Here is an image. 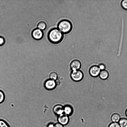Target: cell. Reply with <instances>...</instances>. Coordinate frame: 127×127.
<instances>
[{"instance_id":"cell-1","label":"cell","mask_w":127,"mask_h":127,"mask_svg":"<svg viewBox=\"0 0 127 127\" xmlns=\"http://www.w3.org/2000/svg\"><path fill=\"white\" fill-rule=\"evenodd\" d=\"M64 37V34L56 28L50 29L47 34L49 40L54 44H57L61 42L63 40Z\"/></svg>"},{"instance_id":"cell-2","label":"cell","mask_w":127,"mask_h":127,"mask_svg":"<svg viewBox=\"0 0 127 127\" xmlns=\"http://www.w3.org/2000/svg\"><path fill=\"white\" fill-rule=\"evenodd\" d=\"M57 28L63 34H67L72 30L73 26L69 20L64 19L60 21L57 24Z\"/></svg>"},{"instance_id":"cell-3","label":"cell","mask_w":127,"mask_h":127,"mask_svg":"<svg viewBox=\"0 0 127 127\" xmlns=\"http://www.w3.org/2000/svg\"><path fill=\"white\" fill-rule=\"evenodd\" d=\"M70 76L71 79L75 82L81 81L84 77L83 72L80 70L72 71L70 74Z\"/></svg>"},{"instance_id":"cell-4","label":"cell","mask_w":127,"mask_h":127,"mask_svg":"<svg viewBox=\"0 0 127 127\" xmlns=\"http://www.w3.org/2000/svg\"><path fill=\"white\" fill-rule=\"evenodd\" d=\"M44 33L42 30L37 28L33 30L32 33V37L36 40H39L41 39L43 37Z\"/></svg>"},{"instance_id":"cell-5","label":"cell","mask_w":127,"mask_h":127,"mask_svg":"<svg viewBox=\"0 0 127 127\" xmlns=\"http://www.w3.org/2000/svg\"><path fill=\"white\" fill-rule=\"evenodd\" d=\"M57 85L55 81L50 79L46 80L44 83L45 88L48 90H52L54 89Z\"/></svg>"},{"instance_id":"cell-6","label":"cell","mask_w":127,"mask_h":127,"mask_svg":"<svg viewBox=\"0 0 127 127\" xmlns=\"http://www.w3.org/2000/svg\"><path fill=\"white\" fill-rule=\"evenodd\" d=\"M100 71L98 66L93 65L89 69L90 75L94 77H97L99 76Z\"/></svg>"},{"instance_id":"cell-7","label":"cell","mask_w":127,"mask_h":127,"mask_svg":"<svg viewBox=\"0 0 127 127\" xmlns=\"http://www.w3.org/2000/svg\"><path fill=\"white\" fill-rule=\"evenodd\" d=\"M58 123L63 126L66 125L69 122L68 116L63 113L58 116Z\"/></svg>"},{"instance_id":"cell-8","label":"cell","mask_w":127,"mask_h":127,"mask_svg":"<svg viewBox=\"0 0 127 127\" xmlns=\"http://www.w3.org/2000/svg\"><path fill=\"white\" fill-rule=\"evenodd\" d=\"M81 65V64L80 61L77 59L72 61L70 64V68L72 71L79 70Z\"/></svg>"},{"instance_id":"cell-9","label":"cell","mask_w":127,"mask_h":127,"mask_svg":"<svg viewBox=\"0 0 127 127\" xmlns=\"http://www.w3.org/2000/svg\"><path fill=\"white\" fill-rule=\"evenodd\" d=\"M53 111L55 114L59 116L64 113V107L60 104L57 105L53 107Z\"/></svg>"},{"instance_id":"cell-10","label":"cell","mask_w":127,"mask_h":127,"mask_svg":"<svg viewBox=\"0 0 127 127\" xmlns=\"http://www.w3.org/2000/svg\"><path fill=\"white\" fill-rule=\"evenodd\" d=\"M99 76L101 79L105 80L108 78L109 73L107 70L104 69L100 71Z\"/></svg>"},{"instance_id":"cell-11","label":"cell","mask_w":127,"mask_h":127,"mask_svg":"<svg viewBox=\"0 0 127 127\" xmlns=\"http://www.w3.org/2000/svg\"><path fill=\"white\" fill-rule=\"evenodd\" d=\"M64 113L68 115H71L73 112V109L70 105H67L64 107Z\"/></svg>"},{"instance_id":"cell-12","label":"cell","mask_w":127,"mask_h":127,"mask_svg":"<svg viewBox=\"0 0 127 127\" xmlns=\"http://www.w3.org/2000/svg\"><path fill=\"white\" fill-rule=\"evenodd\" d=\"M120 115L117 113L113 114L111 117V119L113 122H118L120 119Z\"/></svg>"},{"instance_id":"cell-13","label":"cell","mask_w":127,"mask_h":127,"mask_svg":"<svg viewBox=\"0 0 127 127\" xmlns=\"http://www.w3.org/2000/svg\"><path fill=\"white\" fill-rule=\"evenodd\" d=\"M119 124L120 127H127V119L121 118L119 121Z\"/></svg>"},{"instance_id":"cell-14","label":"cell","mask_w":127,"mask_h":127,"mask_svg":"<svg viewBox=\"0 0 127 127\" xmlns=\"http://www.w3.org/2000/svg\"><path fill=\"white\" fill-rule=\"evenodd\" d=\"M37 27L38 29L42 31L45 29L46 27V24L44 22L41 21L38 23Z\"/></svg>"},{"instance_id":"cell-15","label":"cell","mask_w":127,"mask_h":127,"mask_svg":"<svg viewBox=\"0 0 127 127\" xmlns=\"http://www.w3.org/2000/svg\"><path fill=\"white\" fill-rule=\"evenodd\" d=\"M49 77L51 79L55 81L58 78V75L55 71L51 72L49 74Z\"/></svg>"},{"instance_id":"cell-16","label":"cell","mask_w":127,"mask_h":127,"mask_svg":"<svg viewBox=\"0 0 127 127\" xmlns=\"http://www.w3.org/2000/svg\"><path fill=\"white\" fill-rule=\"evenodd\" d=\"M0 127H10L9 125L5 120L0 119Z\"/></svg>"},{"instance_id":"cell-17","label":"cell","mask_w":127,"mask_h":127,"mask_svg":"<svg viewBox=\"0 0 127 127\" xmlns=\"http://www.w3.org/2000/svg\"><path fill=\"white\" fill-rule=\"evenodd\" d=\"M121 5L123 9L127 10V0H122L121 2Z\"/></svg>"},{"instance_id":"cell-18","label":"cell","mask_w":127,"mask_h":127,"mask_svg":"<svg viewBox=\"0 0 127 127\" xmlns=\"http://www.w3.org/2000/svg\"><path fill=\"white\" fill-rule=\"evenodd\" d=\"M5 96L3 92L0 90V104L2 103L4 101Z\"/></svg>"},{"instance_id":"cell-19","label":"cell","mask_w":127,"mask_h":127,"mask_svg":"<svg viewBox=\"0 0 127 127\" xmlns=\"http://www.w3.org/2000/svg\"><path fill=\"white\" fill-rule=\"evenodd\" d=\"M108 127H120L119 123L117 122H113L110 124Z\"/></svg>"},{"instance_id":"cell-20","label":"cell","mask_w":127,"mask_h":127,"mask_svg":"<svg viewBox=\"0 0 127 127\" xmlns=\"http://www.w3.org/2000/svg\"><path fill=\"white\" fill-rule=\"evenodd\" d=\"M98 66L100 70H101L105 69V66L103 64H100Z\"/></svg>"},{"instance_id":"cell-21","label":"cell","mask_w":127,"mask_h":127,"mask_svg":"<svg viewBox=\"0 0 127 127\" xmlns=\"http://www.w3.org/2000/svg\"><path fill=\"white\" fill-rule=\"evenodd\" d=\"M5 42V40L2 37H0V45H3Z\"/></svg>"},{"instance_id":"cell-22","label":"cell","mask_w":127,"mask_h":127,"mask_svg":"<svg viewBox=\"0 0 127 127\" xmlns=\"http://www.w3.org/2000/svg\"><path fill=\"white\" fill-rule=\"evenodd\" d=\"M54 127H64V126L60 123H58L54 124Z\"/></svg>"},{"instance_id":"cell-23","label":"cell","mask_w":127,"mask_h":127,"mask_svg":"<svg viewBox=\"0 0 127 127\" xmlns=\"http://www.w3.org/2000/svg\"><path fill=\"white\" fill-rule=\"evenodd\" d=\"M54 124L52 123H49L47 125L46 127H54Z\"/></svg>"},{"instance_id":"cell-24","label":"cell","mask_w":127,"mask_h":127,"mask_svg":"<svg viewBox=\"0 0 127 127\" xmlns=\"http://www.w3.org/2000/svg\"><path fill=\"white\" fill-rule=\"evenodd\" d=\"M126 115L127 117V110L126 111Z\"/></svg>"}]
</instances>
